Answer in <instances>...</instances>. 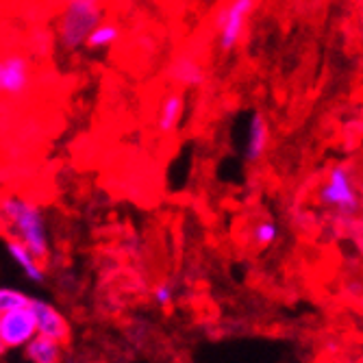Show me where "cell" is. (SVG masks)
Instances as JSON below:
<instances>
[{
  "mask_svg": "<svg viewBox=\"0 0 363 363\" xmlns=\"http://www.w3.org/2000/svg\"><path fill=\"white\" fill-rule=\"evenodd\" d=\"M0 216L9 228V238L24 244L38 259H44L48 255V226L38 205L20 196H9L0 203Z\"/></svg>",
  "mask_w": 363,
  "mask_h": 363,
  "instance_id": "6da1fadb",
  "label": "cell"
},
{
  "mask_svg": "<svg viewBox=\"0 0 363 363\" xmlns=\"http://www.w3.org/2000/svg\"><path fill=\"white\" fill-rule=\"evenodd\" d=\"M101 22L98 0H70L59 24V40L68 50H77L85 44L91 28Z\"/></svg>",
  "mask_w": 363,
  "mask_h": 363,
  "instance_id": "7a4b0ae2",
  "label": "cell"
},
{
  "mask_svg": "<svg viewBox=\"0 0 363 363\" xmlns=\"http://www.w3.org/2000/svg\"><path fill=\"white\" fill-rule=\"evenodd\" d=\"M320 203L344 216H352L359 209V196L346 168L335 166L328 172V179L320 189Z\"/></svg>",
  "mask_w": 363,
  "mask_h": 363,
  "instance_id": "3957f363",
  "label": "cell"
},
{
  "mask_svg": "<svg viewBox=\"0 0 363 363\" xmlns=\"http://www.w3.org/2000/svg\"><path fill=\"white\" fill-rule=\"evenodd\" d=\"M35 335H38V324L30 305L0 313V340H3L7 350L24 348Z\"/></svg>",
  "mask_w": 363,
  "mask_h": 363,
  "instance_id": "277c9868",
  "label": "cell"
},
{
  "mask_svg": "<svg viewBox=\"0 0 363 363\" xmlns=\"http://www.w3.org/2000/svg\"><path fill=\"white\" fill-rule=\"evenodd\" d=\"M28 305L33 309V315H35V324H38V333L40 335L57 340L61 344L70 342V337H72L70 322L57 307H52V305H48L44 301H35V298H30Z\"/></svg>",
  "mask_w": 363,
  "mask_h": 363,
  "instance_id": "5b68a950",
  "label": "cell"
},
{
  "mask_svg": "<svg viewBox=\"0 0 363 363\" xmlns=\"http://www.w3.org/2000/svg\"><path fill=\"white\" fill-rule=\"evenodd\" d=\"M255 7V0H233L228 5V9L222 13L220 18V46L222 50H230L235 48V44L240 42L246 20L250 16Z\"/></svg>",
  "mask_w": 363,
  "mask_h": 363,
  "instance_id": "8992f818",
  "label": "cell"
},
{
  "mask_svg": "<svg viewBox=\"0 0 363 363\" xmlns=\"http://www.w3.org/2000/svg\"><path fill=\"white\" fill-rule=\"evenodd\" d=\"M28 87V63L13 55L0 59V94L20 96Z\"/></svg>",
  "mask_w": 363,
  "mask_h": 363,
  "instance_id": "52a82bcc",
  "label": "cell"
},
{
  "mask_svg": "<svg viewBox=\"0 0 363 363\" xmlns=\"http://www.w3.org/2000/svg\"><path fill=\"white\" fill-rule=\"evenodd\" d=\"M268 142H270V124L261 111H255L248 120V135H246L248 161H259L268 148Z\"/></svg>",
  "mask_w": 363,
  "mask_h": 363,
  "instance_id": "ba28073f",
  "label": "cell"
},
{
  "mask_svg": "<svg viewBox=\"0 0 363 363\" xmlns=\"http://www.w3.org/2000/svg\"><path fill=\"white\" fill-rule=\"evenodd\" d=\"M63 348L65 344L38 333L22 350L28 363H63Z\"/></svg>",
  "mask_w": 363,
  "mask_h": 363,
  "instance_id": "9c48e42d",
  "label": "cell"
},
{
  "mask_svg": "<svg viewBox=\"0 0 363 363\" xmlns=\"http://www.w3.org/2000/svg\"><path fill=\"white\" fill-rule=\"evenodd\" d=\"M7 250H9L11 259L18 263L20 270L24 272V277L28 281H33V283H44L46 272H44V266H42V259H38L24 244H20L13 238L7 240Z\"/></svg>",
  "mask_w": 363,
  "mask_h": 363,
  "instance_id": "30bf717a",
  "label": "cell"
},
{
  "mask_svg": "<svg viewBox=\"0 0 363 363\" xmlns=\"http://www.w3.org/2000/svg\"><path fill=\"white\" fill-rule=\"evenodd\" d=\"M185 111V101L181 94H170L166 101L161 103L159 116H157V128L161 133H172V130L181 124Z\"/></svg>",
  "mask_w": 363,
  "mask_h": 363,
  "instance_id": "8fae6325",
  "label": "cell"
},
{
  "mask_svg": "<svg viewBox=\"0 0 363 363\" xmlns=\"http://www.w3.org/2000/svg\"><path fill=\"white\" fill-rule=\"evenodd\" d=\"M172 79L179 81L181 85H198L203 81V70H201V65H198L194 59L189 57H181L174 65H172Z\"/></svg>",
  "mask_w": 363,
  "mask_h": 363,
  "instance_id": "7c38bea8",
  "label": "cell"
},
{
  "mask_svg": "<svg viewBox=\"0 0 363 363\" xmlns=\"http://www.w3.org/2000/svg\"><path fill=\"white\" fill-rule=\"evenodd\" d=\"M118 38H120V33H118V28L113 24H96L91 28V33L87 35V40H85V46L98 48V50L109 48V46H113L118 42Z\"/></svg>",
  "mask_w": 363,
  "mask_h": 363,
  "instance_id": "4fadbf2b",
  "label": "cell"
},
{
  "mask_svg": "<svg viewBox=\"0 0 363 363\" xmlns=\"http://www.w3.org/2000/svg\"><path fill=\"white\" fill-rule=\"evenodd\" d=\"M252 240H255V244L261 246V248L272 246V244L279 240V228H277V224L270 222V220L259 222V224L252 228Z\"/></svg>",
  "mask_w": 363,
  "mask_h": 363,
  "instance_id": "5bb4252c",
  "label": "cell"
},
{
  "mask_svg": "<svg viewBox=\"0 0 363 363\" xmlns=\"http://www.w3.org/2000/svg\"><path fill=\"white\" fill-rule=\"evenodd\" d=\"M28 296L20 289H11V287H0V313L18 309L28 305Z\"/></svg>",
  "mask_w": 363,
  "mask_h": 363,
  "instance_id": "9a60e30c",
  "label": "cell"
},
{
  "mask_svg": "<svg viewBox=\"0 0 363 363\" xmlns=\"http://www.w3.org/2000/svg\"><path fill=\"white\" fill-rule=\"evenodd\" d=\"M172 298H174V291H172V287H170V285L161 283V285H157V287H155V303H157V305L168 307V305L172 303Z\"/></svg>",
  "mask_w": 363,
  "mask_h": 363,
  "instance_id": "2e32d148",
  "label": "cell"
},
{
  "mask_svg": "<svg viewBox=\"0 0 363 363\" xmlns=\"http://www.w3.org/2000/svg\"><path fill=\"white\" fill-rule=\"evenodd\" d=\"M5 352H7V348H5L3 340H0V359H3V357H5Z\"/></svg>",
  "mask_w": 363,
  "mask_h": 363,
  "instance_id": "e0dca14e",
  "label": "cell"
},
{
  "mask_svg": "<svg viewBox=\"0 0 363 363\" xmlns=\"http://www.w3.org/2000/svg\"><path fill=\"white\" fill-rule=\"evenodd\" d=\"M89 363H105V361H89Z\"/></svg>",
  "mask_w": 363,
  "mask_h": 363,
  "instance_id": "ac0fdd59",
  "label": "cell"
}]
</instances>
